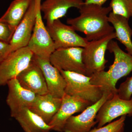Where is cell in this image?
<instances>
[{
  "label": "cell",
  "instance_id": "obj_1",
  "mask_svg": "<svg viewBox=\"0 0 132 132\" xmlns=\"http://www.w3.org/2000/svg\"><path fill=\"white\" fill-rule=\"evenodd\" d=\"M79 12V16L68 19L67 22L76 31L85 34L88 41L99 39L114 32L109 21V15L112 12L110 6L84 3Z\"/></svg>",
  "mask_w": 132,
  "mask_h": 132
},
{
  "label": "cell",
  "instance_id": "obj_2",
  "mask_svg": "<svg viewBox=\"0 0 132 132\" xmlns=\"http://www.w3.org/2000/svg\"><path fill=\"white\" fill-rule=\"evenodd\" d=\"M107 50L114 55L113 64L108 71L93 74L90 81L93 85L101 87L103 92L107 91L114 95L117 93L116 84L118 81L132 72V56L124 52L113 40L109 43Z\"/></svg>",
  "mask_w": 132,
  "mask_h": 132
},
{
  "label": "cell",
  "instance_id": "obj_3",
  "mask_svg": "<svg viewBox=\"0 0 132 132\" xmlns=\"http://www.w3.org/2000/svg\"><path fill=\"white\" fill-rule=\"evenodd\" d=\"M66 82L65 93L96 103L101 98L103 92L101 87L91 83V77L75 72L59 71Z\"/></svg>",
  "mask_w": 132,
  "mask_h": 132
},
{
  "label": "cell",
  "instance_id": "obj_4",
  "mask_svg": "<svg viewBox=\"0 0 132 132\" xmlns=\"http://www.w3.org/2000/svg\"><path fill=\"white\" fill-rule=\"evenodd\" d=\"M116 38L114 32L99 39L88 41L83 48L82 60L86 76L90 77L94 74L104 71L108 62L105 58L108 46Z\"/></svg>",
  "mask_w": 132,
  "mask_h": 132
},
{
  "label": "cell",
  "instance_id": "obj_5",
  "mask_svg": "<svg viewBox=\"0 0 132 132\" xmlns=\"http://www.w3.org/2000/svg\"><path fill=\"white\" fill-rule=\"evenodd\" d=\"M36 17L32 34L27 46L34 55L41 59L49 60L55 50L54 43L44 24L41 15V0H35Z\"/></svg>",
  "mask_w": 132,
  "mask_h": 132
},
{
  "label": "cell",
  "instance_id": "obj_6",
  "mask_svg": "<svg viewBox=\"0 0 132 132\" xmlns=\"http://www.w3.org/2000/svg\"><path fill=\"white\" fill-rule=\"evenodd\" d=\"M34 54L28 46L11 52L0 64V86L16 78L27 68L32 60Z\"/></svg>",
  "mask_w": 132,
  "mask_h": 132
},
{
  "label": "cell",
  "instance_id": "obj_7",
  "mask_svg": "<svg viewBox=\"0 0 132 132\" xmlns=\"http://www.w3.org/2000/svg\"><path fill=\"white\" fill-rule=\"evenodd\" d=\"M113 95L107 91L103 92L102 97L98 101L87 107L79 115L70 117L65 124L63 132H89L97 123L95 119L100 108L105 102Z\"/></svg>",
  "mask_w": 132,
  "mask_h": 132
},
{
  "label": "cell",
  "instance_id": "obj_8",
  "mask_svg": "<svg viewBox=\"0 0 132 132\" xmlns=\"http://www.w3.org/2000/svg\"><path fill=\"white\" fill-rule=\"evenodd\" d=\"M83 48L75 47L55 50L49 58L50 63L59 71L75 72L86 76L82 60Z\"/></svg>",
  "mask_w": 132,
  "mask_h": 132
},
{
  "label": "cell",
  "instance_id": "obj_9",
  "mask_svg": "<svg viewBox=\"0 0 132 132\" xmlns=\"http://www.w3.org/2000/svg\"><path fill=\"white\" fill-rule=\"evenodd\" d=\"M54 43L55 49L65 48L84 47L88 41L76 32L73 28L62 23L60 19L46 26Z\"/></svg>",
  "mask_w": 132,
  "mask_h": 132
},
{
  "label": "cell",
  "instance_id": "obj_10",
  "mask_svg": "<svg viewBox=\"0 0 132 132\" xmlns=\"http://www.w3.org/2000/svg\"><path fill=\"white\" fill-rule=\"evenodd\" d=\"M89 102L65 94L62 98L60 107L48 125L52 130L62 132L68 120L73 114L84 111L92 105Z\"/></svg>",
  "mask_w": 132,
  "mask_h": 132
},
{
  "label": "cell",
  "instance_id": "obj_11",
  "mask_svg": "<svg viewBox=\"0 0 132 132\" xmlns=\"http://www.w3.org/2000/svg\"><path fill=\"white\" fill-rule=\"evenodd\" d=\"M124 115L132 116V97L129 100H125L116 94L105 102L99 110L95 119L98 124L97 128Z\"/></svg>",
  "mask_w": 132,
  "mask_h": 132
},
{
  "label": "cell",
  "instance_id": "obj_12",
  "mask_svg": "<svg viewBox=\"0 0 132 132\" xmlns=\"http://www.w3.org/2000/svg\"><path fill=\"white\" fill-rule=\"evenodd\" d=\"M7 85L9 89L7 104L14 118L23 109L31 108L36 94L22 87L16 78L9 81Z\"/></svg>",
  "mask_w": 132,
  "mask_h": 132
},
{
  "label": "cell",
  "instance_id": "obj_13",
  "mask_svg": "<svg viewBox=\"0 0 132 132\" xmlns=\"http://www.w3.org/2000/svg\"><path fill=\"white\" fill-rule=\"evenodd\" d=\"M36 17L35 1L32 0L27 11L15 30L9 43L11 52L27 46L32 34Z\"/></svg>",
  "mask_w": 132,
  "mask_h": 132
},
{
  "label": "cell",
  "instance_id": "obj_14",
  "mask_svg": "<svg viewBox=\"0 0 132 132\" xmlns=\"http://www.w3.org/2000/svg\"><path fill=\"white\" fill-rule=\"evenodd\" d=\"M16 79L22 87L36 94L42 95L48 93L43 72L34 57L28 67Z\"/></svg>",
  "mask_w": 132,
  "mask_h": 132
},
{
  "label": "cell",
  "instance_id": "obj_15",
  "mask_svg": "<svg viewBox=\"0 0 132 132\" xmlns=\"http://www.w3.org/2000/svg\"><path fill=\"white\" fill-rule=\"evenodd\" d=\"M34 58L43 72L48 93L62 98L65 94L66 82L60 71L50 63L49 60L41 59L35 55Z\"/></svg>",
  "mask_w": 132,
  "mask_h": 132
},
{
  "label": "cell",
  "instance_id": "obj_16",
  "mask_svg": "<svg viewBox=\"0 0 132 132\" xmlns=\"http://www.w3.org/2000/svg\"><path fill=\"white\" fill-rule=\"evenodd\" d=\"M84 3L83 0H45L41 4L40 10L48 26L65 16L69 9H80Z\"/></svg>",
  "mask_w": 132,
  "mask_h": 132
},
{
  "label": "cell",
  "instance_id": "obj_17",
  "mask_svg": "<svg viewBox=\"0 0 132 132\" xmlns=\"http://www.w3.org/2000/svg\"><path fill=\"white\" fill-rule=\"evenodd\" d=\"M62 98L54 97L49 93L36 95L35 101L29 109L48 124L60 107Z\"/></svg>",
  "mask_w": 132,
  "mask_h": 132
},
{
  "label": "cell",
  "instance_id": "obj_18",
  "mask_svg": "<svg viewBox=\"0 0 132 132\" xmlns=\"http://www.w3.org/2000/svg\"><path fill=\"white\" fill-rule=\"evenodd\" d=\"M108 20L114 29L116 39L125 46L127 53L132 56V29L128 23L129 20L112 12L109 15Z\"/></svg>",
  "mask_w": 132,
  "mask_h": 132
},
{
  "label": "cell",
  "instance_id": "obj_19",
  "mask_svg": "<svg viewBox=\"0 0 132 132\" xmlns=\"http://www.w3.org/2000/svg\"><path fill=\"white\" fill-rule=\"evenodd\" d=\"M25 132H50L51 127L29 109L21 111L14 118Z\"/></svg>",
  "mask_w": 132,
  "mask_h": 132
},
{
  "label": "cell",
  "instance_id": "obj_20",
  "mask_svg": "<svg viewBox=\"0 0 132 132\" xmlns=\"http://www.w3.org/2000/svg\"><path fill=\"white\" fill-rule=\"evenodd\" d=\"M32 0H14L5 14L0 22L7 24L15 31L27 11Z\"/></svg>",
  "mask_w": 132,
  "mask_h": 132
},
{
  "label": "cell",
  "instance_id": "obj_21",
  "mask_svg": "<svg viewBox=\"0 0 132 132\" xmlns=\"http://www.w3.org/2000/svg\"><path fill=\"white\" fill-rule=\"evenodd\" d=\"M112 12L129 20L132 17V0H111Z\"/></svg>",
  "mask_w": 132,
  "mask_h": 132
},
{
  "label": "cell",
  "instance_id": "obj_22",
  "mask_svg": "<svg viewBox=\"0 0 132 132\" xmlns=\"http://www.w3.org/2000/svg\"><path fill=\"white\" fill-rule=\"evenodd\" d=\"M126 115L121 116L118 120L109 123L105 126L95 128L88 132H117L124 127Z\"/></svg>",
  "mask_w": 132,
  "mask_h": 132
},
{
  "label": "cell",
  "instance_id": "obj_23",
  "mask_svg": "<svg viewBox=\"0 0 132 132\" xmlns=\"http://www.w3.org/2000/svg\"><path fill=\"white\" fill-rule=\"evenodd\" d=\"M117 94L119 98L125 100L131 99L132 95V76L128 78L117 89Z\"/></svg>",
  "mask_w": 132,
  "mask_h": 132
},
{
  "label": "cell",
  "instance_id": "obj_24",
  "mask_svg": "<svg viewBox=\"0 0 132 132\" xmlns=\"http://www.w3.org/2000/svg\"><path fill=\"white\" fill-rule=\"evenodd\" d=\"M14 31L7 24L0 22V41L9 43Z\"/></svg>",
  "mask_w": 132,
  "mask_h": 132
},
{
  "label": "cell",
  "instance_id": "obj_25",
  "mask_svg": "<svg viewBox=\"0 0 132 132\" xmlns=\"http://www.w3.org/2000/svg\"><path fill=\"white\" fill-rule=\"evenodd\" d=\"M11 52V46L10 44L0 41V53L7 56Z\"/></svg>",
  "mask_w": 132,
  "mask_h": 132
},
{
  "label": "cell",
  "instance_id": "obj_26",
  "mask_svg": "<svg viewBox=\"0 0 132 132\" xmlns=\"http://www.w3.org/2000/svg\"><path fill=\"white\" fill-rule=\"evenodd\" d=\"M108 0H86L85 3L86 4H94L102 6Z\"/></svg>",
  "mask_w": 132,
  "mask_h": 132
},
{
  "label": "cell",
  "instance_id": "obj_27",
  "mask_svg": "<svg viewBox=\"0 0 132 132\" xmlns=\"http://www.w3.org/2000/svg\"><path fill=\"white\" fill-rule=\"evenodd\" d=\"M6 57V56H5L4 55L0 53V64L3 61V60L5 59V58Z\"/></svg>",
  "mask_w": 132,
  "mask_h": 132
},
{
  "label": "cell",
  "instance_id": "obj_28",
  "mask_svg": "<svg viewBox=\"0 0 132 132\" xmlns=\"http://www.w3.org/2000/svg\"><path fill=\"white\" fill-rule=\"evenodd\" d=\"M124 127L117 132H124Z\"/></svg>",
  "mask_w": 132,
  "mask_h": 132
},
{
  "label": "cell",
  "instance_id": "obj_29",
  "mask_svg": "<svg viewBox=\"0 0 132 132\" xmlns=\"http://www.w3.org/2000/svg\"><path fill=\"white\" fill-rule=\"evenodd\" d=\"M83 1H84V0H83ZM85 1H86V0H85Z\"/></svg>",
  "mask_w": 132,
  "mask_h": 132
},
{
  "label": "cell",
  "instance_id": "obj_30",
  "mask_svg": "<svg viewBox=\"0 0 132 132\" xmlns=\"http://www.w3.org/2000/svg\"></svg>",
  "mask_w": 132,
  "mask_h": 132
}]
</instances>
